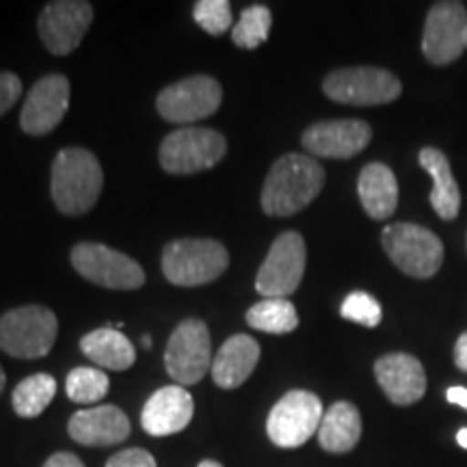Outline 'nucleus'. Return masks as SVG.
<instances>
[{"mask_svg": "<svg viewBox=\"0 0 467 467\" xmlns=\"http://www.w3.org/2000/svg\"><path fill=\"white\" fill-rule=\"evenodd\" d=\"M325 186V169L306 154H285L273 162L262 186V210L268 217H290L318 197Z\"/></svg>", "mask_w": 467, "mask_h": 467, "instance_id": "obj_1", "label": "nucleus"}, {"mask_svg": "<svg viewBox=\"0 0 467 467\" xmlns=\"http://www.w3.org/2000/svg\"><path fill=\"white\" fill-rule=\"evenodd\" d=\"M104 173L96 154L85 148H66L55 156L50 195L58 213L80 217L100 200Z\"/></svg>", "mask_w": 467, "mask_h": 467, "instance_id": "obj_2", "label": "nucleus"}, {"mask_svg": "<svg viewBox=\"0 0 467 467\" xmlns=\"http://www.w3.org/2000/svg\"><path fill=\"white\" fill-rule=\"evenodd\" d=\"M230 266L225 244L214 238H180L162 251V273L167 282L195 288L219 279Z\"/></svg>", "mask_w": 467, "mask_h": 467, "instance_id": "obj_3", "label": "nucleus"}, {"mask_svg": "<svg viewBox=\"0 0 467 467\" xmlns=\"http://www.w3.org/2000/svg\"><path fill=\"white\" fill-rule=\"evenodd\" d=\"M58 336V318L44 306H20L0 317V350L16 359L46 358Z\"/></svg>", "mask_w": 467, "mask_h": 467, "instance_id": "obj_4", "label": "nucleus"}, {"mask_svg": "<svg viewBox=\"0 0 467 467\" xmlns=\"http://www.w3.org/2000/svg\"><path fill=\"white\" fill-rule=\"evenodd\" d=\"M227 154L225 137L214 128L184 126L162 139L161 167L173 175H191L219 165Z\"/></svg>", "mask_w": 467, "mask_h": 467, "instance_id": "obj_5", "label": "nucleus"}, {"mask_svg": "<svg viewBox=\"0 0 467 467\" xmlns=\"http://www.w3.org/2000/svg\"><path fill=\"white\" fill-rule=\"evenodd\" d=\"M389 260L409 277L429 279L441 268L443 244L433 232L416 223H392L381 234Z\"/></svg>", "mask_w": 467, "mask_h": 467, "instance_id": "obj_6", "label": "nucleus"}, {"mask_svg": "<svg viewBox=\"0 0 467 467\" xmlns=\"http://www.w3.org/2000/svg\"><path fill=\"white\" fill-rule=\"evenodd\" d=\"M69 260L80 277L102 288L139 290L145 284V271L137 260L102 243L74 244Z\"/></svg>", "mask_w": 467, "mask_h": 467, "instance_id": "obj_7", "label": "nucleus"}, {"mask_svg": "<svg viewBox=\"0 0 467 467\" xmlns=\"http://www.w3.org/2000/svg\"><path fill=\"white\" fill-rule=\"evenodd\" d=\"M323 91L329 100L350 107H379L399 100L400 80L381 67H344L323 80Z\"/></svg>", "mask_w": 467, "mask_h": 467, "instance_id": "obj_8", "label": "nucleus"}, {"mask_svg": "<svg viewBox=\"0 0 467 467\" xmlns=\"http://www.w3.org/2000/svg\"><path fill=\"white\" fill-rule=\"evenodd\" d=\"M223 102V89L213 76L197 74L165 87L156 98V110L169 124L189 126L214 115Z\"/></svg>", "mask_w": 467, "mask_h": 467, "instance_id": "obj_9", "label": "nucleus"}, {"mask_svg": "<svg viewBox=\"0 0 467 467\" xmlns=\"http://www.w3.org/2000/svg\"><path fill=\"white\" fill-rule=\"evenodd\" d=\"M213 340L203 320L186 318L173 329L165 348V368L175 383L195 385L213 368Z\"/></svg>", "mask_w": 467, "mask_h": 467, "instance_id": "obj_10", "label": "nucleus"}, {"mask_svg": "<svg viewBox=\"0 0 467 467\" xmlns=\"http://www.w3.org/2000/svg\"><path fill=\"white\" fill-rule=\"evenodd\" d=\"M306 265L307 251L301 234L292 230L279 234L262 262L255 277V290L265 299H288L301 285Z\"/></svg>", "mask_w": 467, "mask_h": 467, "instance_id": "obj_11", "label": "nucleus"}, {"mask_svg": "<svg viewBox=\"0 0 467 467\" xmlns=\"http://www.w3.org/2000/svg\"><path fill=\"white\" fill-rule=\"evenodd\" d=\"M323 402L306 389H292L275 402L266 418V435L279 448H299L318 433Z\"/></svg>", "mask_w": 467, "mask_h": 467, "instance_id": "obj_12", "label": "nucleus"}, {"mask_svg": "<svg viewBox=\"0 0 467 467\" xmlns=\"http://www.w3.org/2000/svg\"><path fill=\"white\" fill-rule=\"evenodd\" d=\"M93 22V7L87 0H55L42 9L37 20L39 39L50 55L66 57L78 48Z\"/></svg>", "mask_w": 467, "mask_h": 467, "instance_id": "obj_13", "label": "nucleus"}, {"mask_svg": "<svg viewBox=\"0 0 467 467\" xmlns=\"http://www.w3.org/2000/svg\"><path fill=\"white\" fill-rule=\"evenodd\" d=\"M467 48V9L461 3H437L424 22L422 52L435 66L457 61Z\"/></svg>", "mask_w": 467, "mask_h": 467, "instance_id": "obj_14", "label": "nucleus"}, {"mask_svg": "<svg viewBox=\"0 0 467 467\" xmlns=\"http://www.w3.org/2000/svg\"><path fill=\"white\" fill-rule=\"evenodd\" d=\"M69 107V80L63 74L39 78L28 91L20 113V128L28 137H46L61 124Z\"/></svg>", "mask_w": 467, "mask_h": 467, "instance_id": "obj_15", "label": "nucleus"}, {"mask_svg": "<svg viewBox=\"0 0 467 467\" xmlns=\"http://www.w3.org/2000/svg\"><path fill=\"white\" fill-rule=\"evenodd\" d=\"M372 128L361 119L318 121L306 128L301 143L309 154L320 159H353L368 148Z\"/></svg>", "mask_w": 467, "mask_h": 467, "instance_id": "obj_16", "label": "nucleus"}, {"mask_svg": "<svg viewBox=\"0 0 467 467\" xmlns=\"http://www.w3.org/2000/svg\"><path fill=\"white\" fill-rule=\"evenodd\" d=\"M195 416V400L182 385L156 389L141 411V426L151 437H169L184 431Z\"/></svg>", "mask_w": 467, "mask_h": 467, "instance_id": "obj_17", "label": "nucleus"}, {"mask_svg": "<svg viewBox=\"0 0 467 467\" xmlns=\"http://www.w3.org/2000/svg\"><path fill=\"white\" fill-rule=\"evenodd\" d=\"M377 383L394 405L409 407L426 394V372L420 359L407 353H389L377 359Z\"/></svg>", "mask_w": 467, "mask_h": 467, "instance_id": "obj_18", "label": "nucleus"}, {"mask_svg": "<svg viewBox=\"0 0 467 467\" xmlns=\"http://www.w3.org/2000/svg\"><path fill=\"white\" fill-rule=\"evenodd\" d=\"M67 433L80 446H115L130 435V420L115 405L80 409L69 418Z\"/></svg>", "mask_w": 467, "mask_h": 467, "instance_id": "obj_19", "label": "nucleus"}, {"mask_svg": "<svg viewBox=\"0 0 467 467\" xmlns=\"http://www.w3.org/2000/svg\"><path fill=\"white\" fill-rule=\"evenodd\" d=\"M260 361V344L247 334L227 337L213 358L210 375L221 389H236L247 381Z\"/></svg>", "mask_w": 467, "mask_h": 467, "instance_id": "obj_20", "label": "nucleus"}, {"mask_svg": "<svg viewBox=\"0 0 467 467\" xmlns=\"http://www.w3.org/2000/svg\"><path fill=\"white\" fill-rule=\"evenodd\" d=\"M358 192L368 217L377 221L392 217L399 206V182L392 169L383 162H370L361 169Z\"/></svg>", "mask_w": 467, "mask_h": 467, "instance_id": "obj_21", "label": "nucleus"}, {"mask_svg": "<svg viewBox=\"0 0 467 467\" xmlns=\"http://www.w3.org/2000/svg\"><path fill=\"white\" fill-rule=\"evenodd\" d=\"M361 440V416L353 402H334L318 426L320 448L331 454L350 452Z\"/></svg>", "mask_w": 467, "mask_h": 467, "instance_id": "obj_22", "label": "nucleus"}, {"mask_svg": "<svg viewBox=\"0 0 467 467\" xmlns=\"http://www.w3.org/2000/svg\"><path fill=\"white\" fill-rule=\"evenodd\" d=\"M420 165L433 180V191H431V206L441 219L452 221L459 214L461 192L454 180L451 161L437 148H424L418 156Z\"/></svg>", "mask_w": 467, "mask_h": 467, "instance_id": "obj_23", "label": "nucleus"}, {"mask_svg": "<svg viewBox=\"0 0 467 467\" xmlns=\"http://www.w3.org/2000/svg\"><path fill=\"white\" fill-rule=\"evenodd\" d=\"M80 350L98 368H107V370L115 372H124L137 361V350H134L132 342L110 325L87 334L80 340Z\"/></svg>", "mask_w": 467, "mask_h": 467, "instance_id": "obj_24", "label": "nucleus"}, {"mask_svg": "<svg viewBox=\"0 0 467 467\" xmlns=\"http://www.w3.org/2000/svg\"><path fill=\"white\" fill-rule=\"evenodd\" d=\"M251 329L271 336H285L299 327V314L288 299H262L247 309Z\"/></svg>", "mask_w": 467, "mask_h": 467, "instance_id": "obj_25", "label": "nucleus"}, {"mask_svg": "<svg viewBox=\"0 0 467 467\" xmlns=\"http://www.w3.org/2000/svg\"><path fill=\"white\" fill-rule=\"evenodd\" d=\"M57 394V379L48 372H37L22 379L11 394V407L20 418H37L46 411Z\"/></svg>", "mask_w": 467, "mask_h": 467, "instance_id": "obj_26", "label": "nucleus"}, {"mask_svg": "<svg viewBox=\"0 0 467 467\" xmlns=\"http://www.w3.org/2000/svg\"><path fill=\"white\" fill-rule=\"evenodd\" d=\"M271 26V9L265 7V5H251V7L243 9L238 22L232 26V42L236 44L238 48L255 50L268 39Z\"/></svg>", "mask_w": 467, "mask_h": 467, "instance_id": "obj_27", "label": "nucleus"}, {"mask_svg": "<svg viewBox=\"0 0 467 467\" xmlns=\"http://www.w3.org/2000/svg\"><path fill=\"white\" fill-rule=\"evenodd\" d=\"M109 375L102 372L100 368H74L66 379V392L69 400L78 402V405H98L109 394Z\"/></svg>", "mask_w": 467, "mask_h": 467, "instance_id": "obj_28", "label": "nucleus"}, {"mask_svg": "<svg viewBox=\"0 0 467 467\" xmlns=\"http://www.w3.org/2000/svg\"><path fill=\"white\" fill-rule=\"evenodd\" d=\"M192 17L210 35H223L234 26L232 5L227 0H200L192 9Z\"/></svg>", "mask_w": 467, "mask_h": 467, "instance_id": "obj_29", "label": "nucleus"}, {"mask_svg": "<svg viewBox=\"0 0 467 467\" xmlns=\"http://www.w3.org/2000/svg\"><path fill=\"white\" fill-rule=\"evenodd\" d=\"M340 314L347 320H350V323H358L364 327H377L381 323L383 309L379 306L375 296L368 295V292L355 290L342 301Z\"/></svg>", "mask_w": 467, "mask_h": 467, "instance_id": "obj_30", "label": "nucleus"}, {"mask_svg": "<svg viewBox=\"0 0 467 467\" xmlns=\"http://www.w3.org/2000/svg\"><path fill=\"white\" fill-rule=\"evenodd\" d=\"M22 80L14 72H0V117L7 115L22 96Z\"/></svg>", "mask_w": 467, "mask_h": 467, "instance_id": "obj_31", "label": "nucleus"}, {"mask_svg": "<svg viewBox=\"0 0 467 467\" xmlns=\"http://www.w3.org/2000/svg\"><path fill=\"white\" fill-rule=\"evenodd\" d=\"M107 467H159L156 459L143 448H126L107 461Z\"/></svg>", "mask_w": 467, "mask_h": 467, "instance_id": "obj_32", "label": "nucleus"}, {"mask_svg": "<svg viewBox=\"0 0 467 467\" xmlns=\"http://www.w3.org/2000/svg\"><path fill=\"white\" fill-rule=\"evenodd\" d=\"M42 467H85V463L74 452H55Z\"/></svg>", "mask_w": 467, "mask_h": 467, "instance_id": "obj_33", "label": "nucleus"}, {"mask_svg": "<svg viewBox=\"0 0 467 467\" xmlns=\"http://www.w3.org/2000/svg\"><path fill=\"white\" fill-rule=\"evenodd\" d=\"M454 364H457L459 370L467 372V331L461 334L457 344H454Z\"/></svg>", "mask_w": 467, "mask_h": 467, "instance_id": "obj_34", "label": "nucleus"}, {"mask_svg": "<svg viewBox=\"0 0 467 467\" xmlns=\"http://www.w3.org/2000/svg\"><path fill=\"white\" fill-rule=\"evenodd\" d=\"M446 399H448V402H452V405H459V407H463V409H467V388H451L446 392Z\"/></svg>", "mask_w": 467, "mask_h": 467, "instance_id": "obj_35", "label": "nucleus"}, {"mask_svg": "<svg viewBox=\"0 0 467 467\" xmlns=\"http://www.w3.org/2000/svg\"><path fill=\"white\" fill-rule=\"evenodd\" d=\"M457 441H459L461 448H465V451H467V429H461V431H459V433H457Z\"/></svg>", "mask_w": 467, "mask_h": 467, "instance_id": "obj_36", "label": "nucleus"}, {"mask_svg": "<svg viewBox=\"0 0 467 467\" xmlns=\"http://www.w3.org/2000/svg\"><path fill=\"white\" fill-rule=\"evenodd\" d=\"M197 467H223V465H221L219 461H213V459H203L202 463L197 465Z\"/></svg>", "mask_w": 467, "mask_h": 467, "instance_id": "obj_37", "label": "nucleus"}, {"mask_svg": "<svg viewBox=\"0 0 467 467\" xmlns=\"http://www.w3.org/2000/svg\"><path fill=\"white\" fill-rule=\"evenodd\" d=\"M5 385H7V375H5L3 366H0V394L5 392Z\"/></svg>", "mask_w": 467, "mask_h": 467, "instance_id": "obj_38", "label": "nucleus"}, {"mask_svg": "<svg viewBox=\"0 0 467 467\" xmlns=\"http://www.w3.org/2000/svg\"><path fill=\"white\" fill-rule=\"evenodd\" d=\"M141 344L145 348H150L151 347V337L150 336H143V340H141Z\"/></svg>", "mask_w": 467, "mask_h": 467, "instance_id": "obj_39", "label": "nucleus"}]
</instances>
